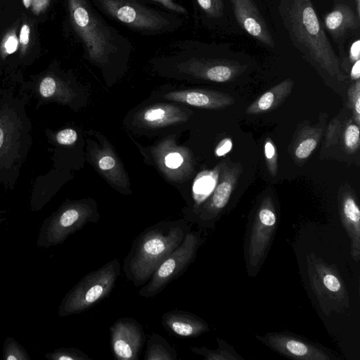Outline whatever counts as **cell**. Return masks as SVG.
<instances>
[{"instance_id": "6da1fadb", "label": "cell", "mask_w": 360, "mask_h": 360, "mask_svg": "<svg viewBox=\"0 0 360 360\" xmlns=\"http://www.w3.org/2000/svg\"><path fill=\"white\" fill-rule=\"evenodd\" d=\"M191 231V226L182 219L163 220L142 231L123 262L127 280L136 287L144 285Z\"/></svg>"}, {"instance_id": "7a4b0ae2", "label": "cell", "mask_w": 360, "mask_h": 360, "mask_svg": "<svg viewBox=\"0 0 360 360\" xmlns=\"http://www.w3.org/2000/svg\"><path fill=\"white\" fill-rule=\"evenodd\" d=\"M283 18L295 46L331 77L342 80L339 60L311 0H285Z\"/></svg>"}, {"instance_id": "3957f363", "label": "cell", "mask_w": 360, "mask_h": 360, "mask_svg": "<svg viewBox=\"0 0 360 360\" xmlns=\"http://www.w3.org/2000/svg\"><path fill=\"white\" fill-rule=\"evenodd\" d=\"M67 3L71 24L92 62L105 66L112 56L131 48L127 39L109 26L88 0H67Z\"/></svg>"}, {"instance_id": "277c9868", "label": "cell", "mask_w": 360, "mask_h": 360, "mask_svg": "<svg viewBox=\"0 0 360 360\" xmlns=\"http://www.w3.org/2000/svg\"><path fill=\"white\" fill-rule=\"evenodd\" d=\"M107 15L143 33L158 34L178 29L183 20L176 15L160 12L136 0H92Z\"/></svg>"}, {"instance_id": "5b68a950", "label": "cell", "mask_w": 360, "mask_h": 360, "mask_svg": "<svg viewBox=\"0 0 360 360\" xmlns=\"http://www.w3.org/2000/svg\"><path fill=\"white\" fill-rule=\"evenodd\" d=\"M120 264L113 259L85 275L66 295L59 309L60 316L83 312L108 297L120 275Z\"/></svg>"}, {"instance_id": "8992f818", "label": "cell", "mask_w": 360, "mask_h": 360, "mask_svg": "<svg viewBox=\"0 0 360 360\" xmlns=\"http://www.w3.org/2000/svg\"><path fill=\"white\" fill-rule=\"evenodd\" d=\"M277 222L273 200L266 196L259 205L245 238V259L247 271L251 276H256L266 257L276 233Z\"/></svg>"}, {"instance_id": "52a82bcc", "label": "cell", "mask_w": 360, "mask_h": 360, "mask_svg": "<svg viewBox=\"0 0 360 360\" xmlns=\"http://www.w3.org/2000/svg\"><path fill=\"white\" fill-rule=\"evenodd\" d=\"M204 239L200 231H191L181 244L158 266L138 294L152 297L160 293L172 281L181 276L196 258Z\"/></svg>"}, {"instance_id": "ba28073f", "label": "cell", "mask_w": 360, "mask_h": 360, "mask_svg": "<svg viewBox=\"0 0 360 360\" xmlns=\"http://www.w3.org/2000/svg\"><path fill=\"white\" fill-rule=\"evenodd\" d=\"M241 169L238 164L220 165L218 181L212 195L192 211L185 212L186 220L202 229H213L229 202Z\"/></svg>"}, {"instance_id": "9c48e42d", "label": "cell", "mask_w": 360, "mask_h": 360, "mask_svg": "<svg viewBox=\"0 0 360 360\" xmlns=\"http://www.w3.org/2000/svg\"><path fill=\"white\" fill-rule=\"evenodd\" d=\"M309 278L311 288L323 310L341 309L348 307V294L337 272L321 259L309 256L307 259Z\"/></svg>"}, {"instance_id": "30bf717a", "label": "cell", "mask_w": 360, "mask_h": 360, "mask_svg": "<svg viewBox=\"0 0 360 360\" xmlns=\"http://www.w3.org/2000/svg\"><path fill=\"white\" fill-rule=\"evenodd\" d=\"M256 338L281 355L298 360H334L328 349L305 338L285 333H268Z\"/></svg>"}, {"instance_id": "8fae6325", "label": "cell", "mask_w": 360, "mask_h": 360, "mask_svg": "<svg viewBox=\"0 0 360 360\" xmlns=\"http://www.w3.org/2000/svg\"><path fill=\"white\" fill-rule=\"evenodd\" d=\"M99 219L96 203L92 199L68 205L56 217L49 229V243L51 245L61 243L87 223H97Z\"/></svg>"}, {"instance_id": "7c38bea8", "label": "cell", "mask_w": 360, "mask_h": 360, "mask_svg": "<svg viewBox=\"0 0 360 360\" xmlns=\"http://www.w3.org/2000/svg\"><path fill=\"white\" fill-rule=\"evenodd\" d=\"M110 334L115 359H139L146 335L142 326L136 320L129 317L117 319L110 326Z\"/></svg>"}, {"instance_id": "4fadbf2b", "label": "cell", "mask_w": 360, "mask_h": 360, "mask_svg": "<svg viewBox=\"0 0 360 360\" xmlns=\"http://www.w3.org/2000/svg\"><path fill=\"white\" fill-rule=\"evenodd\" d=\"M179 68L196 78L214 82H227L246 69V66L227 60L190 57L178 64Z\"/></svg>"}, {"instance_id": "5bb4252c", "label": "cell", "mask_w": 360, "mask_h": 360, "mask_svg": "<svg viewBox=\"0 0 360 360\" xmlns=\"http://www.w3.org/2000/svg\"><path fill=\"white\" fill-rule=\"evenodd\" d=\"M236 18L240 27L250 36L273 48L274 41L257 5L252 0H230Z\"/></svg>"}, {"instance_id": "9a60e30c", "label": "cell", "mask_w": 360, "mask_h": 360, "mask_svg": "<svg viewBox=\"0 0 360 360\" xmlns=\"http://www.w3.org/2000/svg\"><path fill=\"white\" fill-rule=\"evenodd\" d=\"M164 99L202 108L218 109L232 105V96L222 92L207 89H184L165 93Z\"/></svg>"}, {"instance_id": "2e32d148", "label": "cell", "mask_w": 360, "mask_h": 360, "mask_svg": "<svg viewBox=\"0 0 360 360\" xmlns=\"http://www.w3.org/2000/svg\"><path fill=\"white\" fill-rule=\"evenodd\" d=\"M161 323L169 333L183 338H195L210 330L209 325L204 319L179 309L164 313Z\"/></svg>"}, {"instance_id": "e0dca14e", "label": "cell", "mask_w": 360, "mask_h": 360, "mask_svg": "<svg viewBox=\"0 0 360 360\" xmlns=\"http://www.w3.org/2000/svg\"><path fill=\"white\" fill-rule=\"evenodd\" d=\"M184 108L169 103H157L141 110L136 120L142 127L158 129L174 125L188 119Z\"/></svg>"}, {"instance_id": "ac0fdd59", "label": "cell", "mask_w": 360, "mask_h": 360, "mask_svg": "<svg viewBox=\"0 0 360 360\" xmlns=\"http://www.w3.org/2000/svg\"><path fill=\"white\" fill-rule=\"evenodd\" d=\"M91 150L92 160L103 176L116 185L117 188H120V192L128 193L127 176L120 162L108 145L105 144L101 148L96 147Z\"/></svg>"}, {"instance_id": "d6986e66", "label": "cell", "mask_w": 360, "mask_h": 360, "mask_svg": "<svg viewBox=\"0 0 360 360\" xmlns=\"http://www.w3.org/2000/svg\"><path fill=\"white\" fill-rule=\"evenodd\" d=\"M342 225L350 240V253L354 261L360 257V210L354 197L347 193L340 202Z\"/></svg>"}, {"instance_id": "ffe728a7", "label": "cell", "mask_w": 360, "mask_h": 360, "mask_svg": "<svg viewBox=\"0 0 360 360\" xmlns=\"http://www.w3.org/2000/svg\"><path fill=\"white\" fill-rule=\"evenodd\" d=\"M360 18L346 4H338L323 18L327 31L334 39L342 37L347 30H356L359 27Z\"/></svg>"}, {"instance_id": "44dd1931", "label": "cell", "mask_w": 360, "mask_h": 360, "mask_svg": "<svg viewBox=\"0 0 360 360\" xmlns=\"http://www.w3.org/2000/svg\"><path fill=\"white\" fill-rule=\"evenodd\" d=\"M294 82L286 79L265 91L246 109L248 115L259 114L274 110L290 94Z\"/></svg>"}, {"instance_id": "7402d4cb", "label": "cell", "mask_w": 360, "mask_h": 360, "mask_svg": "<svg viewBox=\"0 0 360 360\" xmlns=\"http://www.w3.org/2000/svg\"><path fill=\"white\" fill-rule=\"evenodd\" d=\"M156 159L161 170L167 176H176L177 171L180 173L184 169L188 170V154L184 155L183 148L178 146L168 145L166 149L162 143L156 148Z\"/></svg>"}, {"instance_id": "603a6c76", "label": "cell", "mask_w": 360, "mask_h": 360, "mask_svg": "<svg viewBox=\"0 0 360 360\" xmlns=\"http://www.w3.org/2000/svg\"><path fill=\"white\" fill-rule=\"evenodd\" d=\"M177 352L160 335L153 333L146 342L144 360H176Z\"/></svg>"}, {"instance_id": "cb8c5ba5", "label": "cell", "mask_w": 360, "mask_h": 360, "mask_svg": "<svg viewBox=\"0 0 360 360\" xmlns=\"http://www.w3.org/2000/svg\"><path fill=\"white\" fill-rule=\"evenodd\" d=\"M218 347L210 349L205 347H190L193 353L203 356L205 360H241L244 359L240 356L234 348L221 338H217Z\"/></svg>"}, {"instance_id": "d4e9b609", "label": "cell", "mask_w": 360, "mask_h": 360, "mask_svg": "<svg viewBox=\"0 0 360 360\" xmlns=\"http://www.w3.org/2000/svg\"><path fill=\"white\" fill-rule=\"evenodd\" d=\"M220 165L212 171H205L198 174L193 184V194L197 206L206 200L214 190L219 177Z\"/></svg>"}, {"instance_id": "484cf974", "label": "cell", "mask_w": 360, "mask_h": 360, "mask_svg": "<svg viewBox=\"0 0 360 360\" xmlns=\"http://www.w3.org/2000/svg\"><path fill=\"white\" fill-rule=\"evenodd\" d=\"M321 134V131L314 129L303 135L302 139L295 146V158L298 160L308 158L316 148Z\"/></svg>"}, {"instance_id": "4316f807", "label": "cell", "mask_w": 360, "mask_h": 360, "mask_svg": "<svg viewBox=\"0 0 360 360\" xmlns=\"http://www.w3.org/2000/svg\"><path fill=\"white\" fill-rule=\"evenodd\" d=\"M359 134V126L356 123L349 122L347 124L343 134V142L348 153H352L359 148L360 143Z\"/></svg>"}, {"instance_id": "83f0119b", "label": "cell", "mask_w": 360, "mask_h": 360, "mask_svg": "<svg viewBox=\"0 0 360 360\" xmlns=\"http://www.w3.org/2000/svg\"><path fill=\"white\" fill-rule=\"evenodd\" d=\"M348 101L352 110L354 123L360 125V81L359 79L352 84L348 89Z\"/></svg>"}, {"instance_id": "f1b7e54d", "label": "cell", "mask_w": 360, "mask_h": 360, "mask_svg": "<svg viewBox=\"0 0 360 360\" xmlns=\"http://www.w3.org/2000/svg\"><path fill=\"white\" fill-rule=\"evenodd\" d=\"M19 46L16 28L10 29L4 35L0 43V53L3 56H7L15 52Z\"/></svg>"}, {"instance_id": "f546056e", "label": "cell", "mask_w": 360, "mask_h": 360, "mask_svg": "<svg viewBox=\"0 0 360 360\" xmlns=\"http://www.w3.org/2000/svg\"><path fill=\"white\" fill-rule=\"evenodd\" d=\"M264 152L269 172L273 176H275L278 171L276 148L269 138L266 139L264 142Z\"/></svg>"}, {"instance_id": "4dcf8cb0", "label": "cell", "mask_w": 360, "mask_h": 360, "mask_svg": "<svg viewBox=\"0 0 360 360\" xmlns=\"http://www.w3.org/2000/svg\"><path fill=\"white\" fill-rule=\"evenodd\" d=\"M200 9L210 18H219L223 15V0H196Z\"/></svg>"}, {"instance_id": "1f68e13d", "label": "cell", "mask_w": 360, "mask_h": 360, "mask_svg": "<svg viewBox=\"0 0 360 360\" xmlns=\"http://www.w3.org/2000/svg\"><path fill=\"white\" fill-rule=\"evenodd\" d=\"M52 358L58 360H91L86 354L77 348H60L52 354Z\"/></svg>"}, {"instance_id": "d6a6232c", "label": "cell", "mask_w": 360, "mask_h": 360, "mask_svg": "<svg viewBox=\"0 0 360 360\" xmlns=\"http://www.w3.org/2000/svg\"><path fill=\"white\" fill-rule=\"evenodd\" d=\"M30 41V27L25 22L22 25L19 33L18 44L21 54H24L27 49Z\"/></svg>"}, {"instance_id": "836d02e7", "label": "cell", "mask_w": 360, "mask_h": 360, "mask_svg": "<svg viewBox=\"0 0 360 360\" xmlns=\"http://www.w3.org/2000/svg\"><path fill=\"white\" fill-rule=\"evenodd\" d=\"M56 89V80L51 77H46L39 85V92L44 98L53 96Z\"/></svg>"}, {"instance_id": "e575fe53", "label": "cell", "mask_w": 360, "mask_h": 360, "mask_svg": "<svg viewBox=\"0 0 360 360\" xmlns=\"http://www.w3.org/2000/svg\"><path fill=\"white\" fill-rule=\"evenodd\" d=\"M77 139V131L72 129L60 131L56 135V140L61 145H71Z\"/></svg>"}, {"instance_id": "d590c367", "label": "cell", "mask_w": 360, "mask_h": 360, "mask_svg": "<svg viewBox=\"0 0 360 360\" xmlns=\"http://www.w3.org/2000/svg\"><path fill=\"white\" fill-rule=\"evenodd\" d=\"M155 2H157L164 6L165 8L175 12L176 13L186 15L188 13L186 9L178 4L176 0H150Z\"/></svg>"}, {"instance_id": "8d00e7d4", "label": "cell", "mask_w": 360, "mask_h": 360, "mask_svg": "<svg viewBox=\"0 0 360 360\" xmlns=\"http://www.w3.org/2000/svg\"><path fill=\"white\" fill-rule=\"evenodd\" d=\"M232 141L229 138H225L221 140L215 149L217 156H222L231 150Z\"/></svg>"}, {"instance_id": "74e56055", "label": "cell", "mask_w": 360, "mask_h": 360, "mask_svg": "<svg viewBox=\"0 0 360 360\" xmlns=\"http://www.w3.org/2000/svg\"><path fill=\"white\" fill-rule=\"evenodd\" d=\"M349 61L354 63L360 58V40L357 39L352 43L349 49Z\"/></svg>"}, {"instance_id": "f35d334b", "label": "cell", "mask_w": 360, "mask_h": 360, "mask_svg": "<svg viewBox=\"0 0 360 360\" xmlns=\"http://www.w3.org/2000/svg\"><path fill=\"white\" fill-rule=\"evenodd\" d=\"M350 77L353 80L359 79L360 77V60H356L353 63L350 72Z\"/></svg>"}, {"instance_id": "ab89813d", "label": "cell", "mask_w": 360, "mask_h": 360, "mask_svg": "<svg viewBox=\"0 0 360 360\" xmlns=\"http://www.w3.org/2000/svg\"><path fill=\"white\" fill-rule=\"evenodd\" d=\"M355 4L356 8V13L358 15V17L360 18V0H355Z\"/></svg>"}, {"instance_id": "60d3db41", "label": "cell", "mask_w": 360, "mask_h": 360, "mask_svg": "<svg viewBox=\"0 0 360 360\" xmlns=\"http://www.w3.org/2000/svg\"><path fill=\"white\" fill-rule=\"evenodd\" d=\"M3 141H4V134H3L2 129L0 128V148L2 146Z\"/></svg>"}]
</instances>
